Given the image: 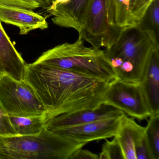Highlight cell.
I'll use <instances>...</instances> for the list:
<instances>
[{
  "instance_id": "484cf974",
  "label": "cell",
  "mask_w": 159,
  "mask_h": 159,
  "mask_svg": "<svg viewBox=\"0 0 159 159\" xmlns=\"http://www.w3.org/2000/svg\"><path fill=\"white\" fill-rule=\"evenodd\" d=\"M3 72V68H2V65L1 62L0 61V76H1Z\"/></svg>"
},
{
  "instance_id": "ba28073f",
  "label": "cell",
  "mask_w": 159,
  "mask_h": 159,
  "mask_svg": "<svg viewBox=\"0 0 159 159\" xmlns=\"http://www.w3.org/2000/svg\"><path fill=\"white\" fill-rule=\"evenodd\" d=\"M153 0H107L108 22L121 30L140 25Z\"/></svg>"
},
{
  "instance_id": "8992f818",
  "label": "cell",
  "mask_w": 159,
  "mask_h": 159,
  "mask_svg": "<svg viewBox=\"0 0 159 159\" xmlns=\"http://www.w3.org/2000/svg\"><path fill=\"white\" fill-rule=\"evenodd\" d=\"M121 30L114 29L109 24L107 0H88L79 33L84 40L94 48L107 49Z\"/></svg>"
},
{
  "instance_id": "44dd1931",
  "label": "cell",
  "mask_w": 159,
  "mask_h": 159,
  "mask_svg": "<svg viewBox=\"0 0 159 159\" xmlns=\"http://www.w3.org/2000/svg\"><path fill=\"white\" fill-rule=\"evenodd\" d=\"M0 135H18L10 122L9 116L0 106Z\"/></svg>"
},
{
  "instance_id": "603a6c76",
  "label": "cell",
  "mask_w": 159,
  "mask_h": 159,
  "mask_svg": "<svg viewBox=\"0 0 159 159\" xmlns=\"http://www.w3.org/2000/svg\"><path fill=\"white\" fill-rule=\"evenodd\" d=\"M98 155L87 149H78L70 156L68 159H98Z\"/></svg>"
},
{
  "instance_id": "9a60e30c",
  "label": "cell",
  "mask_w": 159,
  "mask_h": 159,
  "mask_svg": "<svg viewBox=\"0 0 159 159\" xmlns=\"http://www.w3.org/2000/svg\"><path fill=\"white\" fill-rule=\"evenodd\" d=\"M145 127L137 123L134 119L123 116L120 125L115 136L123 154L124 159H136L135 145L144 135Z\"/></svg>"
},
{
  "instance_id": "d4e9b609",
  "label": "cell",
  "mask_w": 159,
  "mask_h": 159,
  "mask_svg": "<svg viewBox=\"0 0 159 159\" xmlns=\"http://www.w3.org/2000/svg\"><path fill=\"white\" fill-rule=\"evenodd\" d=\"M40 4V8L44 10H47L52 4V2L54 0H37Z\"/></svg>"
},
{
  "instance_id": "e0dca14e",
  "label": "cell",
  "mask_w": 159,
  "mask_h": 159,
  "mask_svg": "<svg viewBox=\"0 0 159 159\" xmlns=\"http://www.w3.org/2000/svg\"><path fill=\"white\" fill-rule=\"evenodd\" d=\"M144 136L150 159H159V113L150 116Z\"/></svg>"
},
{
  "instance_id": "ffe728a7",
  "label": "cell",
  "mask_w": 159,
  "mask_h": 159,
  "mask_svg": "<svg viewBox=\"0 0 159 159\" xmlns=\"http://www.w3.org/2000/svg\"><path fill=\"white\" fill-rule=\"evenodd\" d=\"M0 5L18 7L32 11L40 8L37 0H0Z\"/></svg>"
},
{
  "instance_id": "7402d4cb",
  "label": "cell",
  "mask_w": 159,
  "mask_h": 159,
  "mask_svg": "<svg viewBox=\"0 0 159 159\" xmlns=\"http://www.w3.org/2000/svg\"><path fill=\"white\" fill-rule=\"evenodd\" d=\"M135 153L136 159H150L144 135L136 143Z\"/></svg>"
},
{
  "instance_id": "5b68a950",
  "label": "cell",
  "mask_w": 159,
  "mask_h": 159,
  "mask_svg": "<svg viewBox=\"0 0 159 159\" xmlns=\"http://www.w3.org/2000/svg\"><path fill=\"white\" fill-rule=\"evenodd\" d=\"M0 106L8 116H41L46 110L32 86L3 72L0 76Z\"/></svg>"
},
{
  "instance_id": "7c38bea8",
  "label": "cell",
  "mask_w": 159,
  "mask_h": 159,
  "mask_svg": "<svg viewBox=\"0 0 159 159\" xmlns=\"http://www.w3.org/2000/svg\"><path fill=\"white\" fill-rule=\"evenodd\" d=\"M151 115L159 113V47L152 50L140 82Z\"/></svg>"
},
{
  "instance_id": "9c48e42d",
  "label": "cell",
  "mask_w": 159,
  "mask_h": 159,
  "mask_svg": "<svg viewBox=\"0 0 159 159\" xmlns=\"http://www.w3.org/2000/svg\"><path fill=\"white\" fill-rule=\"evenodd\" d=\"M123 116L51 131L79 143H87L91 141L107 139L116 135Z\"/></svg>"
},
{
  "instance_id": "8fae6325",
  "label": "cell",
  "mask_w": 159,
  "mask_h": 159,
  "mask_svg": "<svg viewBox=\"0 0 159 159\" xmlns=\"http://www.w3.org/2000/svg\"><path fill=\"white\" fill-rule=\"evenodd\" d=\"M0 21L17 27L22 35L35 30H43L48 28L45 17L32 10L18 7L0 5Z\"/></svg>"
},
{
  "instance_id": "d6986e66",
  "label": "cell",
  "mask_w": 159,
  "mask_h": 159,
  "mask_svg": "<svg viewBox=\"0 0 159 159\" xmlns=\"http://www.w3.org/2000/svg\"><path fill=\"white\" fill-rule=\"evenodd\" d=\"M106 139L98 156L100 159H124L120 146L114 137L111 141Z\"/></svg>"
},
{
  "instance_id": "277c9868",
  "label": "cell",
  "mask_w": 159,
  "mask_h": 159,
  "mask_svg": "<svg viewBox=\"0 0 159 159\" xmlns=\"http://www.w3.org/2000/svg\"><path fill=\"white\" fill-rule=\"evenodd\" d=\"M86 143L66 138L44 127L29 135H0V159H68Z\"/></svg>"
},
{
  "instance_id": "5bb4252c",
  "label": "cell",
  "mask_w": 159,
  "mask_h": 159,
  "mask_svg": "<svg viewBox=\"0 0 159 159\" xmlns=\"http://www.w3.org/2000/svg\"><path fill=\"white\" fill-rule=\"evenodd\" d=\"M88 0H70L68 3L57 7L50 16L57 25L75 30L78 33L80 30L82 21Z\"/></svg>"
},
{
  "instance_id": "7a4b0ae2",
  "label": "cell",
  "mask_w": 159,
  "mask_h": 159,
  "mask_svg": "<svg viewBox=\"0 0 159 159\" xmlns=\"http://www.w3.org/2000/svg\"><path fill=\"white\" fill-rule=\"evenodd\" d=\"M159 45V37L154 32L138 25L122 30L104 52L116 79L137 83L143 78L152 50Z\"/></svg>"
},
{
  "instance_id": "4fadbf2b",
  "label": "cell",
  "mask_w": 159,
  "mask_h": 159,
  "mask_svg": "<svg viewBox=\"0 0 159 159\" xmlns=\"http://www.w3.org/2000/svg\"><path fill=\"white\" fill-rule=\"evenodd\" d=\"M0 61L3 72L17 80H25L26 66L0 21Z\"/></svg>"
},
{
  "instance_id": "52a82bcc",
  "label": "cell",
  "mask_w": 159,
  "mask_h": 159,
  "mask_svg": "<svg viewBox=\"0 0 159 159\" xmlns=\"http://www.w3.org/2000/svg\"><path fill=\"white\" fill-rule=\"evenodd\" d=\"M104 103L139 120L151 115L140 82H129L116 78L110 82Z\"/></svg>"
},
{
  "instance_id": "ac0fdd59",
  "label": "cell",
  "mask_w": 159,
  "mask_h": 159,
  "mask_svg": "<svg viewBox=\"0 0 159 159\" xmlns=\"http://www.w3.org/2000/svg\"><path fill=\"white\" fill-rule=\"evenodd\" d=\"M139 26L144 30L154 32L159 37V0H153Z\"/></svg>"
},
{
  "instance_id": "2e32d148",
  "label": "cell",
  "mask_w": 159,
  "mask_h": 159,
  "mask_svg": "<svg viewBox=\"0 0 159 159\" xmlns=\"http://www.w3.org/2000/svg\"><path fill=\"white\" fill-rule=\"evenodd\" d=\"M10 122L18 135L39 134L44 126V115L20 117L9 116Z\"/></svg>"
},
{
  "instance_id": "6da1fadb",
  "label": "cell",
  "mask_w": 159,
  "mask_h": 159,
  "mask_svg": "<svg viewBox=\"0 0 159 159\" xmlns=\"http://www.w3.org/2000/svg\"><path fill=\"white\" fill-rule=\"evenodd\" d=\"M25 80L48 117L98 107L104 103L111 82L34 63L26 64Z\"/></svg>"
},
{
  "instance_id": "30bf717a",
  "label": "cell",
  "mask_w": 159,
  "mask_h": 159,
  "mask_svg": "<svg viewBox=\"0 0 159 159\" xmlns=\"http://www.w3.org/2000/svg\"><path fill=\"white\" fill-rule=\"evenodd\" d=\"M125 114L123 111L117 108L103 103L93 109L79 111L52 117H48L44 114V126L46 129L53 131L105 119L121 117Z\"/></svg>"
},
{
  "instance_id": "3957f363",
  "label": "cell",
  "mask_w": 159,
  "mask_h": 159,
  "mask_svg": "<svg viewBox=\"0 0 159 159\" xmlns=\"http://www.w3.org/2000/svg\"><path fill=\"white\" fill-rule=\"evenodd\" d=\"M33 63L109 81L116 78L104 50L85 46L80 36L73 43H66L46 51Z\"/></svg>"
},
{
  "instance_id": "cb8c5ba5",
  "label": "cell",
  "mask_w": 159,
  "mask_h": 159,
  "mask_svg": "<svg viewBox=\"0 0 159 159\" xmlns=\"http://www.w3.org/2000/svg\"><path fill=\"white\" fill-rule=\"evenodd\" d=\"M70 0H54L52 2L51 6L46 10V12L50 13L51 12L53 11L56 10L57 7L63 4H66L68 3Z\"/></svg>"
}]
</instances>
